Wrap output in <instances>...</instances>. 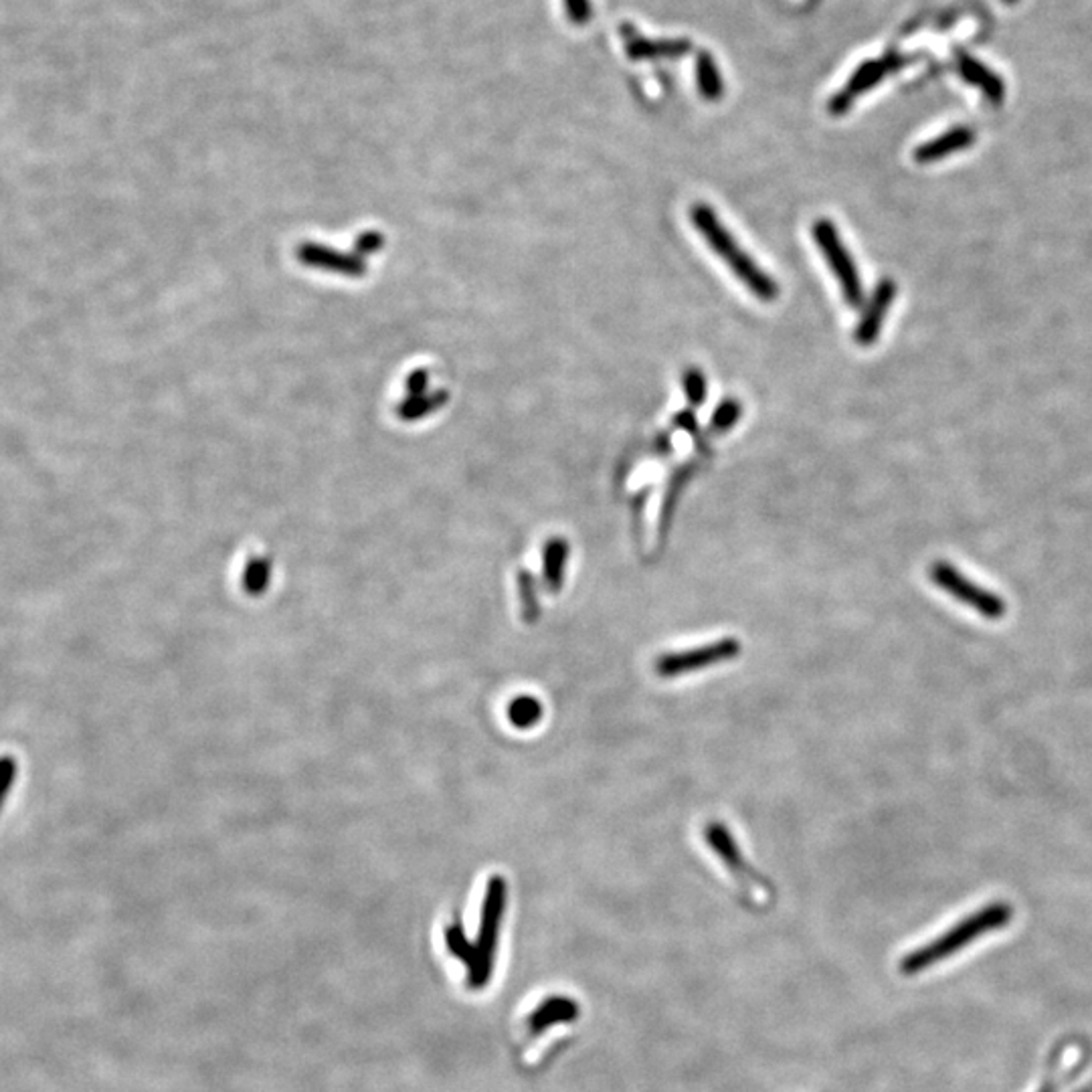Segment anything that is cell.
Wrapping results in <instances>:
<instances>
[{
  "mask_svg": "<svg viewBox=\"0 0 1092 1092\" xmlns=\"http://www.w3.org/2000/svg\"><path fill=\"white\" fill-rule=\"evenodd\" d=\"M1014 921V909L1006 903H991L975 913H971L967 919L953 925L949 930L938 934L927 945L911 951L903 957L899 969L903 975H917L923 973L934 965H938L942 959H949L955 953L967 949L973 940L1000 930L1008 927Z\"/></svg>",
  "mask_w": 1092,
  "mask_h": 1092,
  "instance_id": "obj_1",
  "label": "cell"
},
{
  "mask_svg": "<svg viewBox=\"0 0 1092 1092\" xmlns=\"http://www.w3.org/2000/svg\"><path fill=\"white\" fill-rule=\"evenodd\" d=\"M692 225L699 229L703 239L712 247V252L728 266V270L742 281L751 293L763 302H773L779 295L777 281L761 270V266L742 250L732 233L722 225L718 215L705 203L690 209Z\"/></svg>",
  "mask_w": 1092,
  "mask_h": 1092,
  "instance_id": "obj_2",
  "label": "cell"
},
{
  "mask_svg": "<svg viewBox=\"0 0 1092 1092\" xmlns=\"http://www.w3.org/2000/svg\"><path fill=\"white\" fill-rule=\"evenodd\" d=\"M812 235H814L816 245L819 247L823 260L827 262L831 273L835 275V279L841 287L843 300H846V304L852 306V308L862 306V302H864L862 279H860V273H858V268H856V262H854L852 254L848 252V247L843 245V241L839 237V231H837L835 223L821 217L812 225Z\"/></svg>",
  "mask_w": 1092,
  "mask_h": 1092,
  "instance_id": "obj_3",
  "label": "cell"
},
{
  "mask_svg": "<svg viewBox=\"0 0 1092 1092\" xmlns=\"http://www.w3.org/2000/svg\"><path fill=\"white\" fill-rule=\"evenodd\" d=\"M930 579L957 601L969 605L977 613H981L987 619H1000L1006 615L1008 607L1002 598L989 593L987 589L971 583L965 579L955 567L949 563H934L930 567Z\"/></svg>",
  "mask_w": 1092,
  "mask_h": 1092,
  "instance_id": "obj_4",
  "label": "cell"
},
{
  "mask_svg": "<svg viewBox=\"0 0 1092 1092\" xmlns=\"http://www.w3.org/2000/svg\"><path fill=\"white\" fill-rule=\"evenodd\" d=\"M738 654H740V643L732 637H724L720 641L701 645V648H692L676 654H664L656 662V672L664 678H676L682 674H690L694 670L734 660Z\"/></svg>",
  "mask_w": 1092,
  "mask_h": 1092,
  "instance_id": "obj_5",
  "label": "cell"
},
{
  "mask_svg": "<svg viewBox=\"0 0 1092 1092\" xmlns=\"http://www.w3.org/2000/svg\"><path fill=\"white\" fill-rule=\"evenodd\" d=\"M899 65H901V61L895 59V57L862 63L856 69V73L852 75V79L846 85H843V89L835 97L829 99V114L839 116L843 112H848L852 108V102L858 95L870 91L890 69H895Z\"/></svg>",
  "mask_w": 1092,
  "mask_h": 1092,
  "instance_id": "obj_6",
  "label": "cell"
},
{
  "mask_svg": "<svg viewBox=\"0 0 1092 1092\" xmlns=\"http://www.w3.org/2000/svg\"><path fill=\"white\" fill-rule=\"evenodd\" d=\"M895 295H897V283L895 281H892V279L878 281L874 293L870 295V300L866 304V310H864V314H862V318L856 326V342L858 344L870 346L880 336L886 314H888L892 302H895Z\"/></svg>",
  "mask_w": 1092,
  "mask_h": 1092,
  "instance_id": "obj_7",
  "label": "cell"
},
{
  "mask_svg": "<svg viewBox=\"0 0 1092 1092\" xmlns=\"http://www.w3.org/2000/svg\"><path fill=\"white\" fill-rule=\"evenodd\" d=\"M581 1006L569 996H551L540 1002L528 1016V1028L532 1034H540L555 1024H571L579 1020Z\"/></svg>",
  "mask_w": 1092,
  "mask_h": 1092,
  "instance_id": "obj_8",
  "label": "cell"
},
{
  "mask_svg": "<svg viewBox=\"0 0 1092 1092\" xmlns=\"http://www.w3.org/2000/svg\"><path fill=\"white\" fill-rule=\"evenodd\" d=\"M625 49H627V55L631 59L645 61V59H676V57H682L684 54L690 52L692 45L684 39L650 41V39H643V37L635 35V37L627 39Z\"/></svg>",
  "mask_w": 1092,
  "mask_h": 1092,
  "instance_id": "obj_9",
  "label": "cell"
},
{
  "mask_svg": "<svg viewBox=\"0 0 1092 1092\" xmlns=\"http://www.w3.org/2000/svg\"><path fill=\"white\" fill-rule=\"evenodd\" d=\"M707 841L710 843V848L714 850V854L726 864V868L742 878V876H753L755 878V872L747 866V862H744L734 837L730 835V831L722 825V823H710L707 827Z\"/></svg>",
  "mask_w": 1092,
  "mask_h": 1092,
  "instance_id": "obj_10",
  "label": "cell"
},
{
  "mask_svg": "<svg viewBox=\"0 0 1092 1092\" xmlns=\"http://www.w3.org/2000/svg\"><path fill=\"white\" fill-rule=\"evenodd\" d=\"M975 136L971 130L967 128H955L947 134H942L923 146H919L915 151V161L917 163H936L940 159H945L957 151H965V148H969L973 144Z\"/></svg>",
  "mask_w": 1092,
  "mask_h": 1092,
  "instance_id": "obj_11",
  "label": "cell"
},
{
  "mask_svg": "<svg viewBox=\"0 0 1092 1092\" xmlns=\"http://www.w3.org/2000/svg\"><path fill=\"white\" fill-rule=\"evenodd\" d=\"M569 559V544L565 538H551L544 546V579L551 589H561Z\"/></svg>",
  "mask_w": 1092,
  "mask_h": 1092,
  "instance_id": "obj_12",
  "label": "cell"
},
{
  "mask_svg": "<svg viewBox=\"0 0 1092 1092\" xmlns=\"http://www.w3.org/2000/svg\"><path fill=\"white\" fill-rule=\"evenodd\" d=\"M697 83L699 91L709 102H716L724 93V83L718 73V67L709 52H703L697 59Z\"/></svg>",
  "mask_w": 1092,
  "mask_h": 1092,
  "instance_id": "obj_13",
  "label": "cell"
},
{
  "mask_svg": "<svg viewBox=\"0 0 1092 1092\" xmlns=\"http://www.w3.org/2000/svg\"><path fill=\"white\" fill-rule=\"evenodd\" d=\"M961 73L975 85H979L983 89V93L991 99V102H1002L1004 97V85L1000 81V77H996L991 71H987L983 65L971 61V59H963L961 61Z\"/></svg>",
  "mask_w": 1092,
  "mask_h": 1092,
  "instance_id": "obj_14",
  "label": "cell"
},
{
  "mask_svg": "<svg viewBox=\"0 0 1092 1092\" xmlns=\"http://www.w3.org/2000/svg\"><path fill=\"white\" fill-rule=\"evenodd\" d=\"M302 260L308 262V264H318V266H332V270H338V272H344V273H361L363 272V264L355 258H344V256H334L332 252L328 250H322V247H314V245H308L302 250Z\"/></svg>",
  "mask_w": 1092,
  "mask_h": 1092,
  "instance_id": "obj_15",
  "label": "cell"
},
{
  "mask_svg": "<svg viewBox=\"0 0 1092 1092\" xmlns=\"http://www.w3.org/2000/svg\"><path fill=\"white\" fill-rule=\"evenodd\" d=\"M682 390L686 394V401L692 405V407H701L705 405L707 401V394H709V384H707V375L697 369V367H690L684 371L682 375Z\"/></svg>",
  "mask_w": 1092,
  "mask_h": 1092,
  "instance_id": "obj_16",
  "label": "cell"
},
{
  "mask_svg": "<svg viewBox=\"0 0 1092 1092\" xmlns=\"http://www.w3.org/2000/svg\"><path fill=\"white\" fill-rule=\"evenodd\" d=\"M508 716H510L512 724H516L520 728H528V726H532L540 720L542 705L532 697H520L510 705Z\"/></svg>",
  "mask_w": 1092,
  "mask_h": 1092,
  "instance_id": "obj_17",
  "label": "cell"
},
{
  "mask_svg": "<svg viewBox=\"0 0 1092 1092\" xmlns=\"http://www.w3.org/2000/svg\"><path fill=\"white\" fill-rule=\"evenodd\" d=\"M740 413H742V407H740L738 401H734V399H724V401L714 409L712 419H710V425H712L714 431L724 433V431L732 429V427L738 423Z\"/></svg>",
  "mask_w": 1092,
  "mask_h": 1092,
  "instance_id": "obj_18",
  "label": "cell"
},
{
  "mask_svg": "<svg viewBox=\"0 0 1092 1092\" xmlns=\"http://www.w3.org/2000/svg\"><path fill=\"white\" fill-rule=\"evenodd\" d=\"M17 777V761L13 757H0V808L11 793V787Z\"/></svg>",
  "mask_w": 1092,
  "mask_h": 1092,
  "instance_id": "obj_19",
  "label": "cell"
},
{
  "mask_svg": "<svg viewBox=\"0 0 1092 1092\" xmlns=\"http://www.w3.org/2000/svg\"><path fill=\"white\" fill-rule=\"evenodd\" d=\"M565 7H567V15H569L571 23H575L577 27L587 25L589 19L593 17L589 0H565Z\"/></svg>",
  "mask_w": 1092,
  "mask_h": 1092,
  "instance_id": "obj_20",
  "label": "cell"
},
{
  "mask_svg": "<svg viewBox=\"0 0 1092 1092\" xmlns=\"http://www.w3.org/2000/svg\"><path fill=\"white\" fill-rule=\"evenodd\" d=\"M676 423H678V425H682V427H684L686 431H692L694 427H697V419H694L692 411H682V413L678 415Z\"/></svg>",
  "mask_w": 1092,
  "mask_h": 1092,
  "instance_id": "obj_21",
  "label": "cell"
},
{
  "mask_svg": "<svg viewBox=\"0 0 1092 1092\" xmlns=\"http://www.w3.org/2000/svg\"><path fill=\"white\" fill-rule=\"evenodd\" d=\"M1076 1092H1092V1084H1086V1086H1082V1088L1076 1090Z\"/></svg>",
  "mask_w": 1092,
  "mask_h": 1092,
  "instance_id": "obj_22",
  "label": "cell"
},
{
  "mask_svg": "<svg viewBox=\"0 0 1092 1092\" xmlns=\"http://www.w3.org/2000/svg\"><path fill=\"white\" fill-rule=\"evenodd\" d=\"M1008 3H1014V0H1008Z\"/></svg>",
  "mask_w": 1092,
  "mask_h": 1092,
  "instance_id": "obj_23",
  "label": "cell"
}]
</instances>
